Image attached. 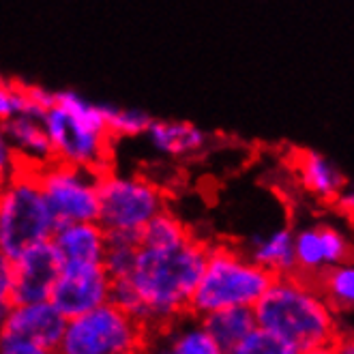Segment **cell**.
<instances>
[{
  "label": "cell",
  "mask_w": 354,
  "mask_h": 354,
  "mask_svg": "<svg viewBox=\"0 0 354 354\" xmlns=\"http://www.w3.org/2000/svg\"><path fill=\"white\" fill-rule=\"evenodd\" d=\"M99 170L77 168L50 161L37 168V180L50 213L58 223L97 221L99 213Z\"/></svg>",
  "instance_id": "obj_8"
},
{
  "label": "cell",
  "mask_w": 354,
  "mask_h": 354,
  "mask_svg": "<svg viewBox=\"0 0 354 354\" xmlns=\"http://www.w3.org/2000/svg\"><path fill=\"white\" fill-rule=\"evenodd\" d=\"M56 221L37 180V168L19 163L0 183V252L11 260L28 247L50 241Z\"/></svg>",
  "instance_id": "obj_5"
},
{
  "label": "cell",
  "mask_w": 354,
  "mask_h": 354,
  "mask_svg": "<svg viewBox=\"0 0 354 354\" xmlns=\"http://www.w3.org/2000/svg\"><path fill=\"white\" fill-rule=\"evenodd\" d=\"M273 275L232 243H208L206 260L189 311L206 316L227 307H252L262 299Z\"/></svg>",
  "instance_id": "obj_4"
},
{
  "label": "cell",
  "mask_w": 354,
  "mask_h": 354,
  "mask_svg": "<svg viewBox=\"0 0 354 354\" xmlns=\"http://www.w3.org/2000/svg\"><path fill=\"white\" fill-rule=\"evenodd\" d=\"M204 328L208 335L215 339V344L227 352L232 350L243 337H247L258 324L252 307H227V309H217L211 314L200 316Z\"/></svg>",
  "instance_id": "obj_19"
},
{
  "label": "cell",
  "mask_w": 354,
  "mask_h": 354,
  "mask_svg": "<svg viewBox=\"0 0 354 354\" xmlns=\"http://www.w3.org/2000/svg\"><path fill=\"white\" fill-rule=\"evenodd\" d=\"M320 292L326 297V301L335 307V311L352 309L354 303V268L348 262L335 264L326 268L324 273L316 279Z\"/></svg>",
  "instance_id": "obj_21"
},
{
  "label": "cell",
  "mask_w": 354,
  "mask_h": 354,
  "mask_svg": "<svg viewBox=\"0 0 354 354\" xmlns=\"http://www.w3.org/2000/svg\"><path fill=\"white\" fill-rule=\"evenodd\" d=\"M350 260V241L330 223H314L295 230V273L318 279L326 268Z\"/></svg>",
  "instance_id": "obj_10"
},
{
  "label": "cell",
  "mask_w": 354,
  "mask_h": 354,
  "mask_svg": "<svg viewBox=\"0 0 354 354\" xmlns=\"http://www.w3.org/2000/svg\"><path fill=\"white\" fill-rule=\"evenodd\" d=\"M60 268H62V262L56 254L52 241L32 245L26 252L15 256L13 258V288H11L13 305L48 301Z\"/></svg>",
  "instance_id": "obj_11"
},
{
  "label": "cell",
  "mask_w": 354,
  "mask_h": 354,
  "mask_svg": "<svg viewBox=\"0 0 354 354\" xmlns=\"http://www.w3.org/2000/svg\"><path fill=\"white\" fill-rule=\"evenodd\" d=\"M138 354H225L208 335L200 316L183 314L176 320L147 328Z\"/></svg>",
  "instance_id": "obj_13"
},
{
  "label": "cell",
  "mask_w": 354,
  "mask_h": 354,
  "mask_svg": "<svg viewBox=\"0 0 354 354\" xmlns=\"http://www.w3.org/2000/svg\"><path fill=\"white\" fill-rule=\"evenodd\" d=\"M147 326L108 301L84 314L67 318L56 354H127L138 352Z\"/></svg>",
  "instance_id": "obj_6"
},
{
  "label": "cell",
  "mask_w": 354,
  "mask_h": 354,
  "mask_svg": "<svg viewBox=\"0 0 354 354\" xmlns=\"http://www.w3.org/2000/svg\"><path fill=\"white\" fill-rule=\"evenodd\" d=\"M140 249L138 234L133 232H108L106 254H103V268L112 279H122L129 275Z\"/></svg>",
  "instance_id": "obj_22"
},
{
  "label": "cell",
  "mask_w": 354,
  "mask_h": 354,
  "mask_svg": "<svg viewBox=\"0 0 354 354\" xmlns=\"http://www.w3.org/2000/svg\"><path fill=\"white\" fill-rule=\"evenodd\" d=\"M151 147L170 159H189L208 147V133L189 120H161L153 118L144 133Z\"/></svg>",
  "instance_id": "obj_16"
},
{
  "label": "cell",
  "mask_w": 354,
  "mask_h": 354,
  "mask_svg": "<svg viewBox=\"0 0 354 354\" xmlns=\"http://www.w3.org/2000/svg\"><path fill=\"white\" fill-rule=\"evenodd\" d=\"M103 116H106V127L114 142L120 138L144 136L153 122V116L149 112L136 108H118L110 106V103H103Z\"/></svg>",
  "instance_id": "obj_23"
},
{
  "label": "cell",
  "mask_w": 354,
  "mask_h": 354,
  "mask_svg": "<svg viewBox=\"0 0 354 354\" xmlns=\"http://www.w3.org/2000/svg\"><path fill=\"white\" fill-rule=\"evenodd\" d=\"M3 127L19 163L30 165V168H41V165L54 161L52 147L41 116L22 114L5 120Z\"/></svg>",
  "instance_id": "obj_17"
},
{
  "label": "cell",
  "mask_w": 354,
  "mask_h": 354,
  "mask_svg": "<svg viewBox=\"0 0 354 354\" xmlns=\"http://www.w3.org/2000/svg\"><path fill=\"white\" fill-rule=\"evenodd\" d=\"M247 256L273 277L292 275L295 273V230L290 227H277L268 234L258 236Z\"/></svg>",
  "instance_id": "obj_18"
},
{
  "label": "cell",
  "mask_w": 354,
  "mask_h": 354,
  "mask_svg": "<svg viewBox=\"0 0 354 354\" xmlns=\"http://www.w3.org/2000/svg\"><path fill=\"white\" fill-rule=\"evenodd\" d=\"M194 234L176 213H172L170 208H163L161 213H157L147 225L138 232L140 247L147 249H172L183 243L189 241Z\"/></svg>",
  "instance_id": "obj_20"
},
{
  "label": "cell",
  "mask_w": 354,
  "mask_h": 354,
  "mask_svg": "<svg viewBox=\"0 0 354 354\" xmlns=\"http://www.w3.org/2000/svg\"><path fill=\"white\" fill-rule=\"evenodd\" d=\"M65 322L67 318L50 303V299L37 303H17L11 305L7 322L0 330V337L35 344L39 348L54 352L60 342Z\"/></svg>",
  "instance_id": "obj_12"
},
{
  "label": "cell",
  "mask_w": 354,
  "mask_h": 354,
  "mask_svg": "<svg viewBox=\"0 0 354 354\" xmlns=\"http://www.w3.org/2000/svg\"><path fill=\"white\" fill-rule=\"evenodd\" d=\"M225 354H299V350L283 342L281 337L273 335V333L256 326L247 337H243Z\"/></svg>",
  "instance_id": "obj_24"
},
{
  "label": "cell",
  "mask_w": 354,
  "mask_h": 354,
  "mask_svg": "<svg viewBox=\"0 0 354 354\" xmlns=\"http://www.w3.org/2000/svg\"><path fill=\"white\" fill-rule=\"evenodd\" d=\"M17 165H19V159L5 133L3 122H0V183H5L17 170Z\"/></svg>",
  "instance_id": "obj_25"
},
{
  "label": "cell",
  "mask_w": 354,
  "mask_h": 354,
  "mask_svg": "<svg viewBox=\"0 0 354 354\" xmlns=\"http://www.w3.org/2000/svg\"><path fill=\"white\" fill-rule=\"evenodd\" d=\"M127 354H138V352H127Z\"/></svg>",
  "instance_id": "obj_30"
},
{
  "label": "cell",
  "mask_w": 354,
  "mask_h": 354,
  "mask_svg": "<svg viewBox=\"0 0 354 354\" xmlns=\"http://www.w3.org/2000/svg\"><path fill=\"white\" fill-rule=\"evenodd\" d=\"M50 241L62 264H101L108 232L99 221L58 223Z\"/></svg>",
  "instance_id": "obj_14"
},
{
  "label": "cell",
  "mask_w": 354,
  "mask_h": 354,
  "mask_svg": "<svg viewBox=\"0 0 354 354\" xmlns=\"http://www.w3.org/2000/svg\"><path fill=\"white\" fill-rule=\"evenodd\" d=\"M292 170L301 189L322 204H333L348 187L339 165L318 151H295Z\"/></svg>",
  "instance_id": "obj_15"
},
{
  "label": "cell",
  "mask_w": 354,
  "mask_h": 354,
  "mask_svg": "<svg viewBox=\"0 0 354 354\" xmlns=\"http://www.w3.org/2000/svg\"><path fill=\"white\" fill-rule=\"evenodd\" d=\"M206 249L208 241L198 236L172 249L140 247L129 275L112 279L110 301L147 328L163 326L189 314Z\"/></svg>",
  "instance_id": "obj_1"
},
{
  "label": "cell",
  "mask_w": 354,
  "mask_h": 354,
  "mask_svg": "<svg viewBox=\"0 0 354 354\" xmlns=\"http://www.w3.org/2000/svg\"><path fill=\"white\" fill-rule=\"evenodd\" d=\"M11 288H13V260L0 252V303H13Z\"/></svg>",
  "instance_id": "obj_26"
},
{
  "label": "cell",
  "mask_w": 354,
  "mask_h": 354,
  "mask_svg": "<svg viewBox=\"0 0 354 354\" xmlns=\"http://www.w3.org/2000/svg\"><path fill=\"white\" fill-rule=\"evenodd\" d=\"M41 120L54 161L99 172L112 168L114 140L106 127L103 103L88 101L75 91H54Z\"/></svg>",
  "instance_id": "obj_3"
},
{
  "label": "cell",
  "mask_w": 354,
  "mask_h": 354,
  "mask_svg": "<svg viewBox=\"0 0 354 354\" xmlns=\"http://www.w3.org/2000/svg\"><path fill=\"white\" fill-rule=\"evenodd\" d=\"M254 316L260 328L281 337L299 352L333 344L342 335L339 311L326 301L314 279L297 273L273 277L254 305Z\"/></svg>",
  "instance_id": "obj_2"
},
{
  "label": "cell",
  "mask_w": 354,
  "mask_h": 354,
  "mask_svg": "<svg viewBox=\"0 0 354 354\" xmlns=\"http://www.w3.org/2000/svg\"><path fill=\"white\" fill-rule=\"evenodd\" d=\"M112 277L103 264H62L50 292V303L73 318L110 301Z\"/></svg>",
  "instance_id": "obj_9"
},
{
  "label": "cell",
  "mask_w": 354,
  "mask_h": 354,
  "mask_svg": "<svg viewBox=\"0 0 354 354\" xmlns=\"http://www.w3.org/2000/svg\"><path fill=\"white\" fill-rule=\"evenodd\" d=\"M0 354H56V352L46 350V348H39L35 344L0 337Z\"/></svg>",
  "instance_id": "obj_27"
},
{
  "label": "cell",
  "mask_w": 354,
  "mask_h": 354,
  "mask_svg": "<svg viewBox=\"0 0 354 354\" xmlns=\"http://www.w3.org/2000/svg\"><path fill=\"white\" fill-rule=\"evenodd\" d=\"M333 348H335V354H354V342L350 335H342L333 342Z\"/></svg>",
  "instance_id": "obj_28"
},
{
  "label": "cell",
  "mask_w": 354,
  "mask_h": 354,
  "mask_svg": "<svg viewBox=\"0 0 354 354\" xmlns=\"http://www.w3.org/2000/svg\"><path fill=\"white\" fill-rule=\"evenodd\" d=\"M299 354H335V348H333V344H322V346H314V348L301 350Z\"/></svg>",
  "instance_id": "obj_29"
},
{
  "label": "cell",
  "mask_w": 354,
  "mask_h": 354,
  "mask_svg": "<svg viewBox=\"0 0 354 354\" xmlns=\"http://www.w3.org/2000/svg\"><path fill=\"white\" fill-rule=\"evenodd\" d=\"M163 208H168V194L153 178L112 168L101 172L97 221L106 232L138 234Z\"/></svg>",
  "instance_id": "obj_7"
}]
</instances>
